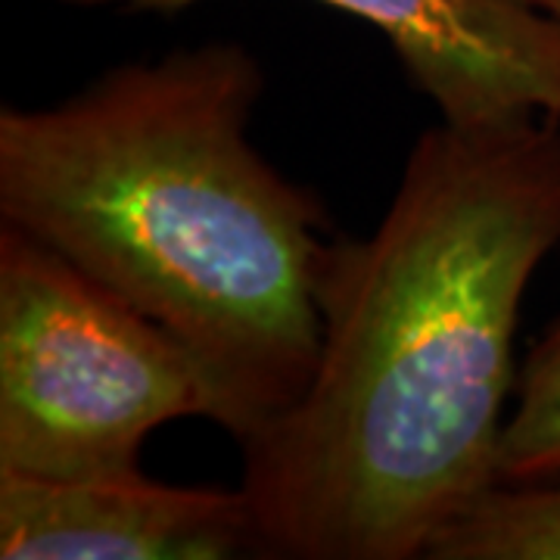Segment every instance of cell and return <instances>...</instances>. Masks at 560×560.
Listing matches in <instances>:
<instances>
[{"instance_id": "obj_1", "label": "cell", "mask_w": 560, "mask_h": 560, "mask_svg": "<svg viewBox=\"0 0 560 560\" xmlns=\"http://www.w3.org/2000/svg\"><path fill=\"white\" fill-rule=\"evenodd\" d=\"M560 243V119L423 131L364 241L334 237L308 389L241 442L259 555L423 558L499 486L521 302Z\"/></svg>"}, {"instance_id": "obj_2", "label": "cell", "mask_w": 560, "mask_h": 560, "mask_svg": "<svg viewBox=\"0 0 560 560\" xmlns=\"http://www.w3.org/2000/svg\"><path fill=\"white\" fill-rule=\"evenodd\" d=\"M241 44L128 62L0 113V215L138 305L209 368L243 442L308 389L330 246L320 200L249 143Z\"/></svg>"}, {"instance_id": "obj_3", "label": "cell", "mask_w": 560, "mask_h": 560, "mask_svg": "<svg viewBox=\"0 0 560 560\" xmlns=\"http://www.w3.org/2000/svg\"><path fill=\"white\" fill-rule=\"evenodd\" d=\"M178 418L224 427L219 383L138 305L13 224L0 228V474H138Z\"/></svg>"}, {"instance_id": "obj_4", "label": "cell", "mask_w": 560, "mask_h": 560, "mask_svg": "<svg viewBox=\"0 0 560 560\" xmlns=\"http://www.w3.org/2000/svg\"><path fill=\"white\" fill-rule=\"evenodd\" d=\"M178 13L200 0H57ZM386 35L452 128L560 119V20L533 0H320Z\"/></svg>"}, {"instance_id": "obj_5", "label": "cell", "mask_w": 560, "mask_h": 560, "mask_svg": "<svg viewBox=\"0 0 560 560\" xmlns=\"http://www.w3.org/2000/svg\"><path fill=\"white\" fill-rule=\"evenodd\" d=\"M256 551L243 489L168 486L143 470L94 480L0 474L3 560H224Z\"/></svg>"}, {"instance_id": "obj_6", "label": "cell", "mask_w": 560, "mask_h": 560, "mask_svg": "<svg viewBox=\"0 0 560 560\" xmlns=\"http://www.w3.org/2000/svg\"><path fill=\"white\" fill-rule=\"evenodd\" d=\"M423 558L560 560V480L492 486L442 526Z\"/></svg>"}, {"instance_id": "obj_7", "label": "cell", "mask_w": 560, "mask_h": 560, "mask_svg": "<svg viewBox=\"0 0 560 560\" xmlns=\"http://www.w3.org/2000/svg\"><path fill=\"white\" fill-rule=\"evenodd\" d=\"M560 474V320L526 355L517 405L504 420L499 482L555 480Z\"/></svg>"}, {"instance_id": "obj_8", "label": "cell", "mask_w": 560, "mask_h": 560, "mask_svg": "<svg viewBox=\"0 0 560 560\" xmlns=\"http://www.w3.org/2000/svg\"><path fill=\"white\" fill-rule=\"evenodd\" d=\"M536 7H541L545 13H551L555 20H560V0H533Z\"/></svg>"}]
</instances>
